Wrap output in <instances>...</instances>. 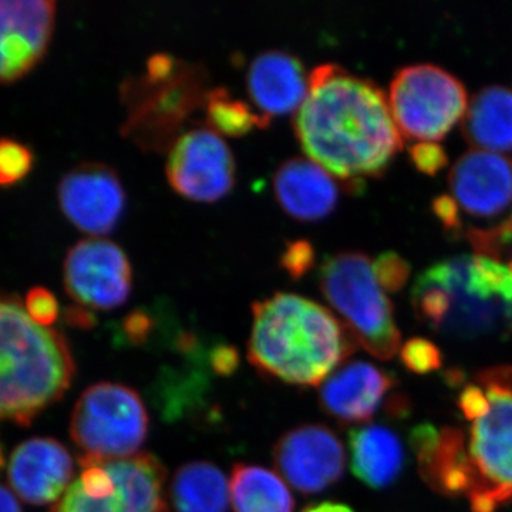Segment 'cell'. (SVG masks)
<instances>
[{"label": "cell", "mask_w": 512, "mask_h": 512, "mask_svg": "<svg viewBox=\"0 0 512 512\" xmlns=\"http://www.w3.org/2000/svg\"><path fill=\"white\" fill-rule=\"evenodd\" d=\"M295 133L306 156L348 183L384 173L403 147L383 90L333 63L309 74Z\"/></svg>", "instance_id": "1"}, {"label": "cell", "mask_w": 512, "mask_h": 512, "mask_svg": "<svg viewBox=\"0 0 512 512\" xmlns=\"http://www.w3.org/2000/svg\"><path fill=\"white\" fill-rule=\"evenodd\" d=\"M356 340L325 306L289 292L252 305L248 359L262 375L319 386L355 350Z\"/></svg>", "instance_id": "2"}, {"label": "cell", "mask_w": 512, "mask_h": 512, "mask_svg": "<svg viewBox=\"0 0 512 512\" xmlns=\"http://www.w3.org/2000/svg\"><path fill=\"white\" fill-rule=\"evenodd\" d=\"M412 302L421 323L440 335H511L512 268L481 254L441 259L417 276Z\"/></svg>", "instance_id": "3"}, {"label": "cell", "mask_w": 512, "mask_h": 512, "mask_svg": "<svg viewBox=\"0 0 512 512\" xmlns=\"http://www.w3.org/2000/svg\"><path fill=\"white\" fill-rule=\"evenodd\" d=\"M74 375L62 333L37 325L16 296L0 292V421L28 426L62 399Z\"/></svg>", "instance_id": "4"}, {"label": "cell", "mask_w": 512, "mask_h": 512, "mask_svg": "<svg viewBox=\"0 0 512 512\" xmlns=\"http://www.w3.org/2000/svg\"><path fill=\"white\" fill-rule=\"evenodd\" d=\"M319 286L356 343L380 360L396 355L400 330L394 322L392 302L369 256L359 251L328 256L320 266Z\"/></svg>", "instance_id": "5"}, {"label": "cell", "mask_w": 512, "mask_h": 512, "mask_svg": "<svg viewBox=\"0 0 512 512\" xmlns=\"http://www.w3.org/2000/svg\"><path fill=\"white\" fill-rule=\"evenodd\" d=\"M477 383L487 407L470 421L467 451L476 485L468 501L473 512H495L512 501V366L485 369Z\"/></svg>", "instance_id": "6"}, {"label": "cell", "mask_w": 512, "mask_h": 512, "mask_svg": "<svg viewBox=\"0 0 512 512\" xmlns=\"http://www.w3.org/2000/svg\"><path fill=\"white\" fill-rule=\"evenodd\" d=\"M148 413L131 387L100 382L84 390L74 404L70 436L82 458L120 460L136 456L147 440Z\"/></svg>", "instance_id": "7"}, {"label": "cell", "mask_w": 512, "mask_h": 512, "mask_svg": "<svg viewBox=\"0 0 512 512\" xmlns=\"http://www.w3.org/2000/svg\"><path fill=\"white\" fill-rule=\"evenodd\" d=\"M389 106L403 137L436 141L464 117L467 90L461 80L437 64H412L394 74Z\"/></svg>", "instance_id": "8"}, {"label": "cell", "mask_w": 512, "mask_h": 512, "mask_svg": "<svg viewBox=\"0 0 512 512\" xmlns=\"http://www.w3.org/2000/svg\"><path fill=\"white\" fill-rule=\"evenodd\" d=\"M113 485L107 493H84L74 481L50 512H168L165 467L156 456L136 454L106 460Z\"/></svg>", "instance_id": "9"}, {"label": "cell", "mask_w": 512, "mask_h": 512, "mask_svg": "<svg viewBox=\"0 0 512 512\" xmlns=\"http://www.w3.org/2000/svg\"><path fill=\"white\" fill-rule=\"evenodd\" d=\"M64 289L83 308L110 311L127 302L133 271L123 249L109 239L89 238L67 252Z\"/></svg>", "instance_id": "10"}, {"label": "cell", "mask_w": 512, "mask_h": 512, "mask_svg": "<svg viewBox=\"0 0 512 512\" xmlns=\"http://www.w3.org/2000/svg\"><path fill=\"white\" fill-rule=\"evenodd\" d=\"M165 171L174 191L191 201L221 200L235 184L231 148L208 127L191 128L174 141Z\"/></svg>", "instance_id": "11"}, {"label": "cell", "mask_w": 512, "mask_h": 512, "mask_svg": "<svg viewBox=\"0 0 512 512\" xmlns=\"http://www.w3.org/2000/svg\"><path fill=\"white\" fill-rule=\"evenodd\" d=\"M276 470L302 494H318L338 483L346 466L342 441L323 424L286 431L274 447Z\"/></svg>", "instance_id": "12"}, {"label": "cell", "mask_w": 512, "mask_h": 512, "mask_svg": "<svg viewBox=\"0 0 512 512\" xmlns=\"http://www.w3.org/2000/svg\"><path fill=\"white\" fill-rule=\"evenodd\" d=\"M60 210L74 227L90 235L109 234L126 210V191L109 165L86 163L69 171L57 191Z\"/></svg>", "instance_id": "13"}, {"label": "cell", "mask_w": 512, "mask_h": 512, "mask_svg": "<svg viewBox=\"0 0 512 512\" xmlns=\"http://www.w3.org/2000/svg\"><path fill=\"white\" fill-rule=\"evenodd\" d=\"M55 16L53 0H0V83L22 79L45 57Z\"/></svg>", "instance_id": "14"}, {"label": "cell", "mask_w": 512, "mask_h": 512, "mask_svg": "<svg viewBox=\"0 0 512 512\" xmlns=\"http://www.w3.org/2000/svg\"><path fill=\"white\" fill-rule=\"evenodd\" d=\"M458 208L477 218H494L512 204V163L494 151H467L448 175Z\"/></svg>", "instance_id": "15"}, {"label": "cell", "mask_w": 512, "mask_h": 512, "mask_svg": "<svg viewBox=\"0 0 512 512\" xmlns=\"http://www.w3.org/2000/svg\"><path fill=\"white\" fill-rule=\"evenodd\" d=\"M73 458L60 441L36 437L20 444L8 468L9 483L29 504L57 503L70 487Z\"/></svg>", "instance_id": "16"}, {"label": "cell", "mask_w": 512, "mask_h": 512, "mask_svg": "<svg viewBox=\"0 0 512 512\" xmlns=\"http://www.w3.org/2000/svg\"><path fill=\"white\" fill-rule=\"evenodd\" d=\"M410 440L421 477L433 490L448 497L471 494L476 474L468 457L466 437L460 430H437L429 423L420 424L414 427Z\"/></svg>", "instance_id": "17"}, {"label": "cell", "mask_w": 512, "mask_h": 512, "mask_svg": "<svg viewBox=\"0 0 512 512\" xmlns=\"http://www.w3.org/2000/svg\"><path fill=\"white\" fill-rule=\"evenodd\" d=\"M394 377L372 363L352 362L340 367L322 383L319 402L340 423H363L375 416Z\"/></svg>", "instance_id": "18"}, {"label": "cell", "mask_w": 512, "mask_h": 512, "mask_svg": "<svg viewBox=\"0 0 512 512\" xmlns=\"http://www.w3.org/2000/svg\"><path fill=\"white\" fill-rule=\"evenodd\" d=\"M249 97L266 120L301 109L309 92V74L298 57L284 50H266L249 64Z\"/></svg>", "instance_id": "19"}, {"label": "cell", "mask_w": 512, "mask_h": 512, "mask_svg": "<svg viewBox=\"0 0 512 512\" xmlns=\"http://www.w3.org/2000/svg\"><path fill=\"white\" fill-rule=\"evenodd\" d=\"M276 201L282 210L299 221L328 217L338 204L335 175L311 158H291L274 175Z\"/></svg>", "instance_id": "20"}, {"label": "cell", "mask_w": 512, "mask_h": 512, "mask_svg": "<svg viewBox=\"0 0 512 512\" xmlns=\"http://www.w3.org/2000/svg\"><path fill=\"white\" fill-rule=\"evenodd\" d=\"M349 450L353 474L373 490L389 487L403 471L402 443L387 427L369 424L352 430Z\"/></svg>", "instance_id": "21"}, {"label": "cell", "mask_w": 512, "mask_h": 512, "mask_svg": "<svg viewBox=\"0 0 512 512\" xmlns=\"http://www.w3.org/2000/svg\"><path fill=\"white\" fill-rule=\"evenodd\" d=\"M461 126L478 150L512 151V90L500 84L481 89L468 103Z\"/></svg>", "instance_id": "22"}, {"label": "cell", "mask_w": 512, "mask_h": 512, "mask_svg": "<svg viewBox=\"0 0 512 512\" xmlns=\"http://www.w3.org/2000/svg\"><path fill=\"white\" fill-rule=\"evenodd\" d=\"M170 497L177 512H227L231 500L221 468L202 460L185 463L175 471Z\"/></svg>", "instance_id": "23"}, {"label": "cell", "mask_w": 512, "mask_h": 512, "mask_svg": "<svg viewBox=\"0 0 512 512\" xmlns=\"http://www.w3.org/2000/svg\"><path fill=\"white\" fill-rule=\"evenodd\" d=\"M234 512H295V498L274 471L254 464H235L229 478Z\"/></svg>", "instance_id": "24"}, {"label": "cell", "mask_w": 512, "mask_h": 512, "mask_svg": "<svg viewBox=\"0 0 512 512\" xmlns=\"http://www.w3.org/2000/svg\"><path fill=\"white\" fill-rule=\"evenodd\" d=\"M208 121L217 133L242 137L255 127H266L269 120L251 109V104L232 97L227 89H215L205 94Z\"/></svg>", "instance_id": "25"}, {"label": "cell", "mask_w": 512, "mask_h": 512, "mask_svg": "<svg viewBox=\"0 0 512 512\" xmlns=\"http://www.w3.org/2000/svg\"><path fill=\"white\" fill-rule=\"evenodd\" d=\"M467 235L476 254L491 256L512 268V215L498 227L470 229Z\"/></svg>", "instance_id": "26"}, {"label": "cell", "mask_w": 512, "mask_h": 512, "mask_svg": "<svg viewBox=\"0 0 512 512\" xmlns=\"http://www.w3.org/2000/svg\"><path fill=\"white\" fill-rule=\"evenodd\" d=\"M32 167L33 153L28 147L10 138L0 140V187L25 180Z\"/></svg>", "instance_id": "27"}, {"label": "cell", "mask_w": 512, "mask_h": 512, "mask_svg": "<svg viewBox=\"0 0 512 512\" xmlns=\"http://www.w3.org/2000/svg\"><path fill=\"white\" fill-rule=\"evenodd\" d=\"M404 367L416 375H427L443 365L440 349L430 340L413 338L400 350Z\"/></svg>", "instance_id": "28"}, {"label": "cell", "mask_w": 512, "mask_h": 512, "mask_svg": "<svg viewBox=\"0 0 512 512\" xmlns=\"http://www.w3.org/2000/svg\"><path fill=\"white\" fill-rule=\"evenodd\" d=\"M377 279L386 291L396 292L409 281L410 265L396 252H383L373 261Z\"/></svg>", "instance_id": "29"}, {"label": "cell", "mask_w": 512, "mask_h": 512, "mask_svg": "<svg viewBox=\"0 0 512 512\" xmlns=\"http://www.w3.org/2000/svg\"><path fill=\"white\" fill-rule=\"evenodd\" d=\"M25 309L37 325L45 328H50L60 313L56 296L43 286L30 289L25 298Z\"/></svg>", "instance_id": "30"}, {"label": "cell", "mask_w": 512, "mask_h": 512, "mask_svg": "<svg viewBox=\"0 0 512 512\" xmlns=\"http://www.w3.org/2000/svg\"><path fill=\"white\" fill-rule=\"evenodd\" d=\"M313 264H315V251L311 242L299 239L286 244L284 254L281 256V266L291 278H302L303 275L308 274Z\"/></svg>", "instance_id": "31"}, {"label": "cell", "mask_w": 512, "mask_h": 512, "mask_svg": "<svg viewBox=\"0 0 512 512\" xmlns=\"http://www.w3.org/2000/svg\"><path fill=\"white\" fill-rule=\"evenodd\" d=\"M410 157L420 171L436 174L447 165V153L436 141H419L410 148Z\"/></svg>", "instance_id": "32"}, {"label": "cell", "mask_w": 512, "mask_h": 512, "mask_svg": "<svg viewBox=\"0 0 512 512\" xmlns=\"http://www.w3.org/2000/svg\"><path fill=\"white\" fill-rule=\"evenodd\" d=\"M154 330V320L147 312L136 311L130 313L124 320L123 332L128 342L134 345L147 342L151 332Z\"/></svg>", "instance_id": "33"}, {"label": "cell", "mask_w": 512, "mask_h": 512, "mask_svg": "<svg viewBox=\"0 0 512 512\" xmlns=\"http://www.w3.org/2000/svg\"><path fill=\"white\" fill-rule=\"evenodd\" d=\"M238 366L239 355L232 346L221 343L210 350V367L218 376L232 375Z\"/></svg>", "instance_id": "34"}, {"label": "cell", "mask_w": 512, "mask_h": 512, "mask_svg": "<svg viewBox=\"0 0 512 512\" xmlns=\"http://www.w3.org/2000/svg\"><path fill=\"white\" fill-rule=\"evenodd\" d=\"M433 210L436 212L439 220L443 222L444 227L458 229L461 227L460 215H458V205L450 195H440L433 202Z\"/></svg>", "instance_id": "35"}, {"label": "cell", "mask_w": 512, "mask_h": 512, "mask_svg": "<svg viewBox=\"0 0 512 512\" xmlns=\"http://www.w3.org/2000/svg\"><path fill=\"white\" fill-rule=\"evenodd\" d=\"M64 319L70 325L76 326V328H92L94 322H96L93 311L80 305L67 308L66 312H64Z\"/></svg>", "instance_id": "36"}, {"label": "cell", "mask_w": 512, "mask_h": 512, "mask_svg": "<svg viewBox=\"0 0 512 512\" xmlns=\"http://www.w3.org/2000/svg\"><path fill=\"white\" fill-rule=\"evenodd\" d=\"M0 512H22L15 495L3 485H0Z\"/></svg>", "instance_id": "37"}, {"label": "cell", "mask_w": 512, "mask_h": 512, "mask_svg": "<svg viewBox=\"0 0 512 512\" xmlns=\"http://www.w3.org/2000/svg\"><path fill=\"white\" fill-rule=\"evenodd\" d=\"M302 512H355L349 505L340 503H320L306 507Z\"/></svg>", "instance_id": "38"}, {"label": "cell", "mask_w": 512, "mask_h": 512, "mask_svg": "<svg viewBox=\"0 0 512 512\" xmlns=\"http://www.w3.org/2000/svg\"><path fill=\"white\" fill-rule=\"evenodd\" d=\"M3 466V451H2V447H0V468H2Z\"/></svg>", "instance_id": "39"}]
</instances>
